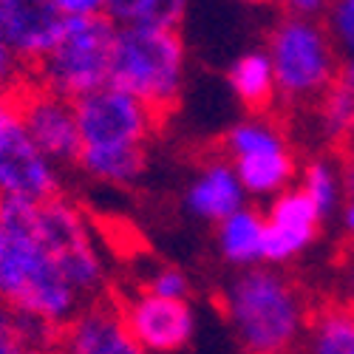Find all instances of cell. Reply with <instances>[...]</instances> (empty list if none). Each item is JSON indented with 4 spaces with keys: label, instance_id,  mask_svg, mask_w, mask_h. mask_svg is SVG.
<instances>
[{
    "label": "cell",
    "instance_id": "obj_1",
    "mask_svg": "<svg viewBox=\"0 0 354 354\" xmlns=\"http://www.w3.org/2000/svg\"><path fill=\"white\" fill-rule=\"evenodd\" d=\"M74 111L82 173L108 187L136 185L147 167V145L162 116L116 85L80 97Z\"/></svg>",
    "mask_w": 354,
    "mask_h": 354
},
{
    "label": "cell",
    "instance_id": "obj_2",
    "mask_svg": "<svg viewBox=\"0 0 354 354\" xmlns=\"http://www.w3.org/2000/svg\"><path fill=\"white\" fill-rule=\"evenodd\" d=\"M0 304L54 329L82 309V298L28 221V204L20 201H0Z\"/></svg>",
    "mask_w": 354,
    "mask_h": 354
},
{
    "label": "cell",
    "instance_id": "obj_3",
    "mask_svg": "<svg viewBox=\"0 0 354 354\" xmlns=\"http://www.w3.org/2000/svg\"><path fill=\"white\" fill-rule=\"evenodd\" d=\"M221 309L247 354H289L304 340L312 317L301 286L261 263L241 270L224 286Z\"/></svg>",
    "mask_w": 354,
    "mask_h": 354
},
{
    "label": "cell",
    "instance_id": "obj_4",
    "mask_svg": "<svg viewBox=\"0 0 354 354\" xmlns=\"http://www.w3.org/2000/svg\"><path fill=\"white\" fill-rule=\"evenodd\" d=\"M185 77L187 46L179 28L120 26L113 46L111 85L145 102L156 116H165L179 105Z\"/></svg>",
    "mask_w": 354,
    "mask_h": 354
},
{
    "label": "cell",
    "instance_id": "obj_5",
    "mask_svg": "<svg viewBox=\"0 0 354 354\" xmlns=\"http://www.w3.org/2000/svg\"><path fill=\"white\" fill-rule=\"evenodd\" d=\"M116 32L120 26L108 15L68 20L60 40L35 66L37 85L71 102L111 85Z\"/></svg>",
    "mask_w": 354,
    "mask_h": 354
},
{
    "label": "cell",
    "instance_id": "obj_6",
    "mask_svg": "<svg viewBox=\"0 0 354 354\" xmlns=\"http://www.w3.org/2000/svg\"><path fill=\"white\" fill-rule=\"evenodd\" d=\"M267 57L278 97L286 102H309L329 91L337 80V48L326 26L312 17H281L267 37Z\"/></svg>",
    "mask_w": 354,
    "mask_h": 354
},
{
    "label": "cell",
    "instance_id": "obj_7",
    "mask_svg": "<svg viewBox=\"0 0 354 354\" xmlns=\"http://www.w3.org/2000/svg\"><path fill=\"white\" fill-rule=\"evenodd\" d=\"M28 221L43 239L57 267L82 301H94L105 289V255L88 216L74 201L57 196L43 204H28Z\"/></svg>",
    "mask_w": 354,
    "mask_h": 354
},
{
    "label": "cell",
    "instance_id": "obj_8",
    "mask_svg": "<svg viewBox=\"0 0 354 354\" xmlns=\"http://www.w3.org/2000/svg\"><path fill=\"white\" fill-rule=\"evenodd\" d=\"M227 153L244 193L255 198H275L289 190L298 176V162L289 151L283 131L263 116H247L230 128Z\"/></svg>",
    "mask_w": 354,
    "mask_h": 354
},
{
    "label": "cell",
    "instance_id": "obj_9",
    "mask_svg": "<svg viewBox=\"0 0 354 354\" xmlns=\"http://www.w3.org/2000/svg\"><path fill=\"white\" fill-rule=\"evenodd\" d=\"M60 196V170L23 128L17 108L0 111V201L43 204Z\"/></svg>",
    "mask_w": 354,
    "mask_h": 354
},
{
    "label": "cell",
    "instance_id": "obj_10",
    "mask_svg": "<svg viewBox=\"0 0 354 354\" xmlns=\"http://www.w3.org/2000/svg\"><path fill=\"white\" fill-rule=\"evenodd\" d=\"M12 105L17 108L28 136L54 165H68L80 159V125L71 100L57 97L35 82L20 88Z\"/></svg>",
    "mask_w": 354,
    "mask_h": 354
},
{
    "label": "cell",
    "instance_id": "obj_11",
    "mask_svg": "<svg viewBox=\"0 0 354 354\" xmlns=\"http://www.w3.org/2000/svg\"><path fill=\"white\" fill-rule=\"evenodd\" d=\"M131 335L147 354H176L196 335V312L190 301H165L151 292H133L120 306Z\"/></svg>",
    "mask_w": 354,
    "mask_h": 354
},
{
    "label": "cell",
    "instance_id": "obj_12",
    "mask_svg": "<svg viewBox=\"0 0 354 354\" xmlns=\"http://www.w3.org/2000/svg\"><path fill=\"white\" fill-rule=\"evenodd\" d=\"M320 216L312 201L298 190L289 187L270 198L263 213V263L283 267L301 258L320 235Z\"/></svg>",
    "mask_w": 354,
    "mask_h": 354
},
{
    "label": "cell",
    "instance_id": "obj_13",
    "mask_svg": "<svg viewBox=\"0 0 354 354\" xmlns=\"http://www.w3.org/2000/svg\"><path fill=\"white\" fill-rule=\"evenodd\" d=\"M66 23L57 0H0V26L20 66L35 68L60 40Z\"/></svg>",
    "mask_w": 354,
    "mask_h": 354
},
{
    "label": "cell",
    "instance_id": "obj_14",
    "mask_svg": "<svg viewBox=\"0 0 354 354\" xmlns=\"http://www.w3.org/2000/svg\"><path fill=\"white\" fill-rule=\"evenodd\" d=\"M63 354H147L131 335L122 309L111 301H91L60 329Z\"/></svg>",
    "mask_w": 354,
    "mask_h": 354
},
{
    "label": "cell",
    "instance_id": "obj_15",
    "mask_svg": "<svg viewBox=\"0 0 354 354\" xmlns=\"http://www.w3.org/2000/svg\"><path fill=\"white\" fill-rule=\"evenodd\" d=\"M244 198H247V193H244L239 173H235V167L227 156H213L207 162H201L185 190L187 210L196 218L213 221V224L224 221L235 210H241Z\"/></svg>",
    "mask_w": 354,
    "mask_h": 354
},
{
    "label": "cell",
    "instance_id": "obj_16",
    "mask_svg": "<svg viewBox=\"0 0 354 354\" xmlns=\"http://www.w3.org/2000/svg\"><path fill=\"white\" fill-rule=\"evenodd\" d=\"M216 247L230 267L250 270L263 263V213L255 207L235 210L216 224Z\"/></svg>",
    "mask_w": 354,
    "mask_h": 354
},
{
    "label": "cell",
    "instance_id": "obj_17",
    "mask_svg": "<svg viewBox=\"0 0 354 354\" xmlns=\"http://www.w3.org/2000/svg\"><path fill=\"white\" fill-rule=\"evenodd\" d=\"M227 82L235 100L250 111L270 108V102L278 97L272 63L267 51H261V48H252V51H244L241 57H235L232 66L227 68Z\"/></svg>",
    "mask_w": 354,
    "mask_h": 354
},
{
    "label": "cell",
    "instance_id": "obj_18",
    "mask_svg": "<svg viewBox=\"0 0 354 354\" xmlns=\"http://www.w3.org/2000/svg\"><path fill=\"white\" fill-rule=\"evenodd\" d=\"M304 354H354V306L329 304L309 317Z\"/></svg>",
    "mask_w": 354,
    "mask_h": 354
},
{
    "label": "cell",
    "instance_id": "obj_19",
    "mask_svg": "<svg viewBox=\"0 0 354 354\" xmlns=\"http://www.w3.org/2000/svg\"><path fill=\"white\" fill-rule=\"evenodd\" d=\"M60 340V329L0 304V354H43Z\"/></svg>",
    "mask_w": 354,
    "mask_h": 354
},
{
    "label": "cell",
    "instance_id": "obj_20",
    "mask_svg": "<svg viewBox=\"0 0 354 354\" xmlns=\"http://www.w3.org/2000/svg\"><path fill=\"white\" fill-rule=\"evenodd\" d=\"M298 190L312 201V207L317 210L320 218H329L340 210L343 204V176L340 165L326 159V156H315L301 167V185Z\"/></svg>",
    "mask_w": 354,
    "mask_h": 354
},
{
    "label": "cell",
    "instance_id": "obj_21",
    "mask_svg": "<svg viewBox=\"0 0 354 354\" xmlns=\"http://www.w3.org/2000/svg\"><path fill=\"white\" fill-rule=\"evenodd\" d=\"M187 0H108V17L116 26L179 28Z\"/></svg>",
    "mask_w": 354,
    "mask_h": 354
},
{
    "label": "cell",
    "instance_id": "obj_22",
    "mask_svg": "<svg viewBox=\"0 0 354 354\" xmlns=\"http://www.w3.org/2000/svg\"><path fill=\"white\" fill-rule=\"evenodd\" d=\"M320 131L329 142L354 139V94L337 82L320 97Z\"/></svg>",
    "mask_w": 354,
    "mask_h": 354
},
{
    "label": "cell",
    "instance_id": "obj_23",
    "mask_svg": "<svg viewBox=\"0 0 354 354\" xmlns=\"http://www.w3.org/2000/svg\"><path fill=\"white\" fill-rule=\"evenodd\" d=\"M142 289L156 295V298H165V301H187L190 298V278L179 267L159 263V267H151L145 272Z\"/></svg>",
    "mask_w": 354,
    "mask_h": 354
},
{
    "label": "cell",
    "instance_id": "obj_24",
    "mask_svg": "<svg viewBox=\"0 0 354 354\" xmlns=\"http://www.w3.org/2000/svg\"><path fill=\"white\" fill-rule=\"evenodd\" d=\"M326 32L343 54H354V0H332L326 9Z\"/></svg>",
    "mask_w": 354,
    "mask_h": 354
},
{
    "label": "cell",
    "instance_id": "obj_25",
    "mask_svg": "<svg viewBox=\"0 0 354 354\" xmlns=\"http://www.w3.org/2000/svg\"><path fill=\"white\" fill-rule=\"evenodd\" d=\"M60 12L68 20H82V17H102L108 15V0H57Z\"/></svg>",
    "mask_w": 354,
    "mask_h": 354
},
{
    "label": "cell",
    "instance_id": "obj_26",
    "mask_svg": "<svg viewBox=\"0 0 354 354\" xmlns=\"http://www.w3.org/2000/svg\"><path fill=\"white\" fill-rule=\"evenodd\" d=\"M20 74V60L15 57L6 35H3V26H0V91H6L9 85H15Z\"/></svg>",
    "mask_w": 354,
    "mask_h": 354
},
{
    "label": "cell",
    "instance_id": "obj_27",
    "mask_svg": "<svg viewBox=\"0 0 354 354\" xmlns=\"http://www.w3.org/2000/svg\"><path fill=\"white\" fill-rule=\"evenodd\" d=\"M275 3L283 6L286 15H292V17H312V20H317L323 12L329 9L332 0H275Z\"/></svg>",
    "mask_w": 354,
    "mask_h": 354
},
{
    "label": "cell",
    "instance_id": "obj_28",
    "mask_svg": "<svg viewBox=\"0 0 354 354\" xmlns=\"http://www.w3.org/2000/svg\"><path fill=\"white\" fill-rule=\"evenodd\" d=\"M335 82L343 85L346 91L354 94V54H346L343 60H340V66H337V80H335Z\"/></svg>",
    "mask_w": 354,
    "mask_h": 354
},
{
    "label": "cell",
    "instance_id": "obj_29",
    "mask_svg": "<svg viewBox=\"0 0 354 354\" xmlns=\"http://www.w3.org/2000/svg\"><path fill=\"white\" fill-rule=\"evenodd\" d=\"M340 176H343V190H346V196H354V147L346 153V159L340 162Z\"/></svg>",
    "mask_w": 354,
    "mask_h": 354
},
{
    "label": "cell",
    "instance_id": "obj_30",
    "mask_svg": "<svg viewBox=\"0 0 354 354\" xmlns=\"http://www.w3.org/2000/svg\"><path fill=\"white\" fill-rule=\"evenodd\" d=\"M340 216H343V230H346V235L354 241V196H348V198L343 201Z\"/></svg>",
    "mask_w": 354,
    "mask_h": 354
},
{
    "label": "cell",
    "instance_id": "obj_31",
    "mask_svg": "<svg viewBox=\"0 0 354 354\" xmlns=\"http://www.w3.org/2000/svg\"><path fill=\"white\" fill-rule=\"evenodd\" d=\"M340 283H343V292H346V306H354V261L351 263H346V270H343V278H340Z\"/></svg>",
    "mask_w": 354,
    "mask_h": 354
},
{
    "label": "cell",
    "instance_id": "obj_32",
    "mask_svg": "<svg viewBox=\"0 0 354 354\" xmlns=\"http://www.w3.org/2000/svg\"><path fill=\"white\" fill-rule=\"evenodd\" d=\"M9 105V97H6V91H0V111H3Z\"/></svg>",
    "mask_w": 354,
    "mask_h": 354
},
{
    "label": "cell",
    "instance_id": "obj_33",
    "mask_svg": "<svg viewBox=\"0 0 354 354\" xmlns=\"http://www.w3.org/2000/svg\"><path fill=\"white\" fill-rule=\"evenodd\" d=\"M241 3H261V0H241Z\"/></svg>",
    "mask_w": 354,
    "mask_h": 354
}]
</instances>
